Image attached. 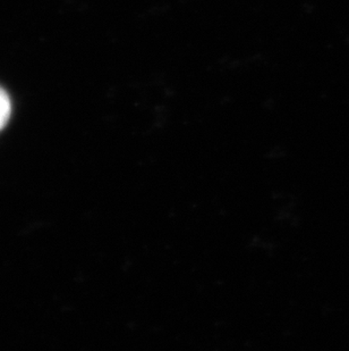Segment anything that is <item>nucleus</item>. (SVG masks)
I'll return each mask as SVG.
<instances>
[{"label":"nucleus","mask_w":349,"mask_h":351,"mask_svg":"<svg viewBox=\"0 0 349 351\" xmlns=\"http://www.w3.org/2000/svg\"><path fill=\"white\" fill-rule=\"evenodd\" d=\"M12 115V103L6 90L0 86V131H3L10 122Z\"/></svg>","instance_id":"nucleus-1"}]
</instances>
